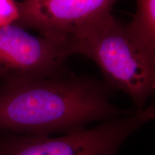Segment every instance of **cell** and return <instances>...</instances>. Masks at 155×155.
<instances>
[{
    "label": "cell",
    "instance_id": "8992f818",
    "mask_svg": "<svg viewBox=\"0 0 155 155\" xmlns=\"http://www.w3.org/2000/svg\"><path fill=\"white\" fill-rule=\"evenodd\" d=\"M127 25L135 38L155 54V0H137V11Z\"/></svg>",
    "mask_w": 155,
    "mask_h": 155
},
{
    "label": "cell",
    "instance_id": "3957f363",
    "mask_svg": "<svg viewBox=\"0 0 155 155\" xmlns=\"http://www.w3.org/2000/svg\"><path fill=\"white\" fill-rule=\"evenodd\" d=\"M153 120L155 102L141 111L103 121L92 129L59 137L7 132L0 137V155H119L125 141Z\"/></svg>",
    "mask_w": 155,
    "mask_h": 155
},
{
    "label": "cell",
    "instance_id": "5b68a950",
    "mask_svg": "<svg viewBox=\"0 0 155 155\" xmlns=\"http://www.w3.org/2000/svg\"><path fill=\"white\" fill-rule=\"evenodd\" d=\"M65 48L42 36L32 35L18 25L0 28V73L14 81L48 76L69 57Z\"/></svg>",
    "mask_w": 155,
    "mask_h": 155
},
{
    "label": "cell",
    "instance_id": "7a4b0ae2",
    "mask_svg": "<svg viewBox=\"0 0 155 155\" xmlns=\"http://www.w3.org/2000/svg\"><path fill=\"white\" fill-rule=\"evenodd\" d=\"M64 46L70 56L80 54L93 60L109 87L130 97L134 111L144 109L155 98V54L111 13L81 29Z\"/></svg>",
    "mask_w": 155,
    "mask_h": 155
},
{
    "label": "cell",
    "instance_id": "277c9868",
    "mask_svg": "<svg viewBox=\"0 0 155 155\" xmlns=\"http://www.w3.org/2000/svg\"><path fill=\"white\" fill-rule=\"evenodd\" d=\"M117 1L25 0L17 4L18 22L65 48V42L77 32L111 14Z\"/></svg>",
    "mask_w": 155,
    "mask_h": 155
},
{
    "label": "cell",
    "instance_id": "6da1fadb",
    "mask_svg": "<svg viewBox=\"0 0 155 155\" xmlns=\"http://www.w3.org/2000/svg\"><path fill=\"white\" fill-rule=\"evenodd\" d=\"M112 104L106 85L84 78L32 76L0 89V131L50 136L132 113Z\"/></svg>",
    "mask_w": 155,
    "mask_h": 155
},
{
    "label": "cell",
    "instance_id": "52a82bcc",
    "mask_svg": "<svg viewBox=\"0 0 155 155\" xmlns=\"http://www.w3.org/2000/svg\"><path fill=\"white\" fill-rule=\"evenodd\" d=\"M19 16L18 5L15 0H0V28L18 22Z\"/></svg>",
    "mask_w": 155,
    "mask_h": 155
}]
</instances>
